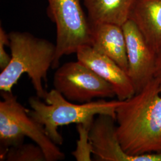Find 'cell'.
Listing matches in <instances>:
<instances>
[{"mask_svg": "<svg viewBox=\"0 0 161 161\" xmlns=\"http://www.w3.org/2000/svg\"><path fill=\"white\" fill-rule=\"evenodd\" d=\"M53 86L65 98L79 103L116 96L109 82L78 60L58 67L53 77Z\"/></svg>", "mask_w": 161, "mask_h": 161, "instance_id": "6", "label": "cell"}, {"mask_svg": "<svg viewBox=\"0 0 161 161\" xmlns=\"http://www.w3.org/2000/svg\"><path fill=\"white\" fill-rule=\"evenodd\" d=\"M115 118L98 115L90 129L92 155L98 161H161V153L130 155L123 149L116 133Z\"/></svg>", "mask_w": 161, "mask_h": 161, "instance_id": "8", "label": "cell"}, {"mask_svg": "<svg viewBox=\"0 0 161 161\" xmlns=\"http://www.w3.org/2000/svg\"><path fill=\"white\" fill-rule=\"evenodd\" d=\"M9 37L11 60L1 72V91L12 92L22 75L27 74L36 96L44 99L47 92L42 81H47L48 71L54 59L56 45L26 32L12 31Z\"/></svg>", "mask_w": 161, "mask_h": 161, "instance_id": "2", "label": "cell"}, {"mask_svg": "<svg viewBox=\"0 0 161 161\" xmlns=\"http://www.w3.org/2000/svg\"><path fill=\"white\" fill-rule=\"evenodd\" d=\"M122 27L127 45V74L136 93L154 78L158 54L132 20L129 19Z\"/></svg>", "mask_w": 161, "mask_h": 161, "instance_id": "7", "label": "cell"}, {"mask_svg": "<svg viewBox=\"0 0 161 161\" xmlns=\"http://www.w3.org/2000/svg\"><path fill=\"white\" fill-rule=\"evenodd\" d=\"M0 102V142L3 146V159L7 149L23 143L28 137L40 146L44 151L47 161L65 159V154L47 136L44 128L29 115L12 92H1Z\"/></svg>", "mask_w": 161, "mask_h": 161, "instance_id": "4", "label": "cell"}, {"mask_svg": "<svg viewBox=\"0 0 161 161\" xmlns=\"http://www.w3.org/2000/svg\"><path fill=\"white\" fill-rule=\"evenodd\" d=\"M152 48L161 52V0H136L130 16Z\"/></svg>", "mask_w": 161, "mask_h": 161, "instance_id": "10", "label": "cell"}, {"mask_svg": "<svg viewBox=\"0 0 161 161\" xmlns=\"http://www.w3.org/2000/svg\"><path fill=\"white\" fill-rule=\"evenodd\" d=\"M136 0H82L92 28L102 23L122 26L130 19Z\"/></svg>", "mask_w": 161, "mask_h": 161, "instance_id": "12", "label": "cell"}, {"mask_svg": "<svg viewBox=\"0 0 161 161\" xmlns=\"http://www.w3.org/2000/svg\"><path fill=\"white\" fill-rule=\"evenodd\" d=\"M116 133L127 154L161 153V93L154 78L116 110Z\"/></svg>", "mask_w": 161, "mask_h": 161, "instance_id": "1", "label": "cell"}, {"mask_svg": "<svg viewBox=\"0 0 161 161\" xmlns=\"http://www.w3.org/2000/svg\"><path fill=\"white\" fill-rule=\"evenodd\" d=\"M92 46L113 60L127 72V45L122 27L111 23L98 24L92 28Z\"/></svg>", "mask_w": 161, "mask_h": 161, "instance_id": "11", "label": "cell"}, {"mask_svg": "<svg viewBox=\"0 0 161 161\" xmlns=\"http://www.w3.org/2000/svg\"><path fill=\"white\" fill-rule=\"evenodd\" d=\"M4 159L7 161H47L44 151L36 143L12 146L7 150Z\"/></svg>", "mask_w": 161, "mask_h": 161, "instance_id": "13", "label": "cell"}, {"mask_svg": "<svg viewBox=\"0 0 161 161\" xmlns=\"http://www.w3.org/2000/svg\"><path fill=\"white\" fill-rule=\"evenodd\" d=\"M154 78L158 80L159 88L161 93V52L158 54L156 64L155 73Z\"/></svg>", "mask_w": 161, "mask_h": 161, "instance_id": "16", "label": "cell"}, {"mask_svg": "<svg viewBox=\"0 0 161 161\" xmlns=\"http://www.w3.org/2000/svg\"><path fill=\"white\" fill-rule=\"evenodd\" d=\"M41 101L38 97H31L28 102L31 109L29 115L42 125L47 136L57 145H62L64 138L58 127L70 124H82L91 127L94 116L106 115L116 118V110L122 100L106 101L103 98L85 103H74L52 89Z\"/></svg>", "mask_w": 161, "mask_h": 161, "instance_id": "3", "label": "cell"}, {"mask_svg": "<svg viewBox=\"0 0 161 161\" xmlns=\"http://www.w3.org/2000/svg\"><path fill=\"white\" fill-rule=\"evenodd\" d=\"M76 54L78 60L92 69L113 86L118 100H125L136 94L127 72L113 60L91 46L81 47Z\"/></svg>", "mask_w": 161, "mask_h": 161, "instance_id": "9", "label": "cell"}, {"mask_svg": "<svg viewBox=\"0 0 161 161\" xmlns=\"http://www.w3.org/2000/svg\"><path fill=\"white\" fill-rule=\"evenodd\" d=\"M47 13L56 26V53L52 69L59 67L65 55L76 53L82 46H91L92 29L84 11L82 0H47Z\"/></svg>", "mask_w": 161, "mask_h": 161, "instance_id": "5", "label": "cell"}, {"mask_svg": "<svg viewBox=\"0 0 161 161\" xmlns=\"http://www.w3.org/2000/svg\"><path fill=\"white\" fill-rule=\"evenodd\" d=\"M9 34H7L5 30L0 26V69H5L11 60V56L6 52L5 46H10Z\"/></svg>", "mask_w": 161, "mask_h": 161, "instance_id": "15", "label": "cell"}, {"mask_svg": "<svg viewBox=\"0 0 161 161\" xmlns=\"http://www.w3.org/2000/svg\"><path fill=\"white\" fill-rule=\"evenodd\" d=\"M79 138L76 142V148L72 155L77 161H92V146L90 141L89 132L90 127L82 124H76Z\"/></svg>", "mask_w": 161, "mask_h": 161, "instance_id": "14", "label": "cell"}]
</instances>
